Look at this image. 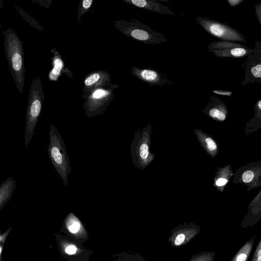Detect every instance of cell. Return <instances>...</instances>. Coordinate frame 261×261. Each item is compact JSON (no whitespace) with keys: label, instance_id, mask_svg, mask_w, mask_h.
Wrapping results in <instances>:
<instances>
[{"label":"cell","instance_id":"cell-25","mask_svg":"<svg viewBox=\"0 0 261 261\" xmlns=\"http://www.w3.org/2000/svg\"><path fill=\"white\" fill-rule=\"evenodd\" d=\"M67 225L69 230L72 233L77 232L81 227L80 221L72 214L68 216Z\"/></svg>","mask_w":261,"mask_h":261},{"label":"cell","instance_id":"cell-20","mask_svg":"<svg viewBox=\"0 0 261 261\" xmlns=\"http://www.w3.org/2000/svg\"><path fill=\"white\" fill-rule=\"evenodd\" d=\"M254 110L253 117L246 123L244 127L246 136L253 133L261 128V99L256 101Z\"/></svg>","mask_w":261,"mask_h":261},{"label":"cell","instance_id":"cell-31","mask_svg":"<svg viewBox=\"0 0 261 261\" xmlns=\"http://www.w3.org/2000/svg\"><path fill=\"white\" fill-rule=\"evenodd\" d=\"M137 257L132 256L131 255L129 256V255H127L126 261H136Z\"/></svg>","mask_w":261,"mask_h":261},{"label":"cell","instance_id":"cell-10","mask_svg":"<svg viewBox=\"0 0 261 261\" xmlns=\"http://www.w3.org/2000/svg\"><path fill=\"white\" fill-rule=\"evenodd\" d=\"M245 75L242 86L261 83V41L256 42L245 64Z\"/></svg>","mask_w":261,"mask_h":261},{"label":"cell","instance_id":"cell-28","mask_svg":"<svg viewBox=\"0 0 261 261\" xmlns=\"http://www.w3.org/2000/svg\"><path fill=\"white\" fill-rule=\"evenodd\" d=\"M255 13L261 26V3H257L255 5Z\"/></svg>","mask_w":261,"mask_h":261},{"label":"cell","instance_id":"cell-30","mask_svg":"<svg viewBox=\"0 0 261 261\" xmlns=\"http://www.w3.org/2000/svg\"><path fill=\"white\" fill-rule=\"evenodd\" d=\"M244 0H227L228 4L231 7H235L241 4Z\"/></svg>","mask_w":261,"mask_h":261},{"label":"cell","instance_id":"cell-7","mask_svg":"<svg viewBox=\"0 0 261 261\" xmlns=\"http://www.w3.org/2000/svg\"><path fill=\"white\" fill-rule=\"evenodd\" d=\"M196 21L206 32L222 41L246 43L245 36L235 29L208 18L197 16Z\"/></svg>","mask_w":261,"mask_h":261},{"label":"cell","instance_id":"cell-19","mask_svg":"<svg viewBox=\"0 0 261 261\" xmlns=\"http://www.w3.org/2000/svg\"><path fill=\"white\" fill-rule=\"evenodd\" d=\"M233 174L230 164L223 167L218 168L215 174L214 186L219 192H223L230 179L233 177Z\"/></svg>","mask_w":261,"mask_h":261},{"label":"cell","instance_id":"cell-3","mask_svg":"<svg viewBox=\"0 0 261 261\" xmlns=\"http://www.w3.org/2000/svg\"><path fill=\"white\" fill-rule=\"evenodd\" d=\"M49 142L47 154L57 173L66 186L71 172L70 162L64 141L57 127L51 124L49 130Z\"/></svg>","mask_w":261,"mask_h":261},{"label":"cell","instance_id":"cell-4","mask_svg":"<svg viewBox=\"0 0 261 261\" xmlns=\"http://www.w3.org/2000/svg\"><path fill=\"white\" fill-rule=\"evenodd\" d=\"M115 28L127 37L146 44L155 45L167 42L166 37L147 25L136 19H120Z\"/></svg>","mask_w":261,"mask_h":261},{"label":"cell","instance_id":"cell-27","mask_svg":"<svg viewBox=\"0 0 261 261\" xmlns=\"http://www.w3.org/2000/svg\"><path fill=\"white\" fill-rule=\"evenodd\" d=\"M213 92L218 95L227 96H231L232 94V92L231 91L220 89L214 90Z\"/></svg>","mask_w":261,"mask_h":261},{"label":"cell","instance_id":"cell-16","mask_svg":"<svg viewBox=\"0 0 261 261\" xmlns=\"http://www.w3.org/2000/svg\"><path fill=\"white\" fill-rule=\"evenodd\" d=\"M123 2L137 7L152 12L175 16L171 9L155 0H122Z\"/></svg>","mask_w":261,"mask_h":261},{"label":"cell","instance_id":"cell-17","mask_svg":"<svg viewBox=\"0 0 261 261\" xmlns=\"http://www.w3.org/2000/svg\"><path fill=\"white\" fill-rule=\"evenodd\" d=\"M51 51L53 54L52 58L53 68L48 74V79L51 81H56L62 72L68 77H72L71 73L64 66L60 54L57 51L56 47L52 48Z\"/></svg>","mask_w":261,"mask_h":261},{"label":"cell","instance_id":"cell-24","mask_svg":"<svg viewBox=\"0 0 261 261\" xmlns=\"http://www.w3.org/2000/svg\"><path fill=\"white\" fill-rule=\"evenodd\" d=\"M92 3V0H81L80 1L77 15V22H80L82 16L90 8Z\"/></svg>","mask_w":261,"mask_h":261},{"label":"cell","instance_id":"cell-14","mask_svg":"<svg viewBox=\"0 0 261 261\" xmlns=\"http://www.w3.org/2000/svg\"><path fill=\"white\" fill-rule=\"evenodd\" d=\"M203 111L212 119L218 122L224 121L227 117L228 113L225 102L215 96L210 97Z\"/></svg>","mask_w":261,"mask_h":261},{"label":"cell","instance_id":"cell-2","mask_svg":"<svg viewBox=\"0 0 261 261\" xmlns=\"http://www.w3.org/2000/svg\"><path fill=\"white\" fill-rule=\"evenodd\" d=\"M44 99L41 77H36L31 82L28 97L24 137L25 149L33 137Z\"/></svg>","mask_w":261,"mask_h":261},{"label":"cell","instance_id":"cell-13","mask_svg":"<svg viewBox=\"0 0 261 261\" xmlns=\"http://www.w3.org/2000/svg\"><path fill=\"white\" fill-rule=\"evenodd\" d=\"M112 77L105 70H97L88 74L83 81V94H86L98 88L110 86Z\"/></svg>","mask_w":261,"mask_h":261},{"label":"cell","instance_id":"cell-23","mask_svg":"<svg viewBox=\"0 0 261 261\" xmlns=\"http://www.w3.org/2000/svg\"><path fill=\"white\" fill-rule=\"evenodd\" d=\"M215 256L214 251H202L192 256L189 261H214Z\"/></svg>","mask_w":261,"mask_h":261},{"label":"cell","instance_id":"cell-15","mask_svg":"<svg viewBox=\"0 0 261 261\" xmlns=\"http://www.w3.org/2000/svg\"><path fill=\"white\" fill-rule=\"evenodd\" d=\"M247 214L241 226L246 228L255 225L261 219V190L247 206Z\"/></svg>","mask_w":261,"mask_h":261},{"label":"cell","instance_id":"cell-29","mask_svg":"<svg viewBox=\"0 0 261 261\" xmlns=\"http://www.w3.org/2000/svg\"><path fill=\"white\" fill-rule=\"evenodd\" d=\"M77 248L74 245H69L65 249V252L68 254H73L76 252Z\"/></svg>","mask_w":261,"mask_h":261},{"label":"cell","instance_id":"cell-8","mask_svg":"<svg viewBox=\"0 0 261 261\" xmlns=\"http://www.w3.org/2000/svg\"><path fill=\"white\" fill-rule=\"evenodd\" d=\"M232 181L243 184L250 191L261 186V161L249 163L238 168L234 173Z\"/></svg>","mask_w":261,"mask_h":261},{"label":"cell","instance_id":"cell-11","mask_svg":"<svg viewBox=\"0 0 261 261\" xmlns=\"http://www.w3.org/2000/svg\"><path fill=\"white\" fill-rule=\"evenodd\" d=\"M200 232V227L193 223L180 224L173 228L168 241L174 247L184 246Z\"/></svg>","mask_w":261,"mask_h":261},{"label":"cell","instance_id":"cell-12","mask_svg":"<svg viewBox=\"0 0 261 261\" xmlns=\"http://www.w3.org/2000/svg\"><path fill=\"white\" fill-rule=\"evenodd\" d=\"M132 74L136 77L150 86H169L172 84L168 76L158 70L151 68L131 67Z\"/></svg>","mask_w":261,"mask_h":261},{"label":"cell","instance_id":"cell-5","mask_svg":"<svg viewBox=\"0 0 261 261\" xmlns=\"http://www.w3.org/2000/svg\"><path fill=\"white\" fill-rule=\"evenodd\" d=\"M119 85L113 84L107 88H98L86 94L83 109L88 118L99 116L104 113L114 98Z\"/></svg>","mask_w":261,"mask_h":261},{"label":"cell","instance_id":"cell-9","mask_svg":"<svg viewBox=\"0 0 261 261\" xmlns=\"http://www.w3.org/2000/svg\"><path fill=\"white\" fill-rule=\"evenodd\" d=\"M210 52L218 58H242L249 56L252 49L236 42L215 41L207 46Z\"/></svg>","mask_w":261,"mask_h":261},{"label":"cell","instance_id":"cell-22","mask_svg":"<svg viewBox=\"0 0 261 261\" xmlns=\"http://www.w3.org/2000/svg\"><path fill=\"white\" fill-rule=\"evenodd\" d=\"M255 238L256 234H255L243 245L230 261H248Z\"/></svg>","mask_w":261,"mask_h":261},{"label":"cell","instance_id":"cell-18","mask_svg":"<svg viewBox=\"0 0 261 261\" xmlns=\"http://www.w3.org/2000/svg\"><path fill=\"white\" fill-rule=\"evenodd\" d=\"M195 132L199 142L206 152L211 157H215L219 152L217 142L212 136L201 130L196 129Z\"/></svg>","mask_w":261,"mask_h":261},{"label":"cell","instance_id":"cell-1","mask_svg":"<svg viewBox=\"0 0 261 261\" xmlns=\"http://www.w3.org/2000/svg\"><path fill=\"white\" fill-rule=\"evenodd\" d=\"M5 56L12 79L20 94L23 92L25 79L22 42L11 29L3 32Z\"/></svg>","mask_w":261,"mask_h":261},{"label":"cell","instance_id":"cell-21","mask_svg":"<svg viewBox=\"0 0 261 261\" xmlns=\"http://www.w3.org/2000/svg\"><path fill=\"white\" fill-rule=\"evenodd\" d=\"M14 178L9 177L3 181L0 186V209H2L11 198L16 188Z\"/></svg>","mask_w":261,"mask_h":261},{"label":"cell","instance_id":"cell-6","mask_svg":"<svg viewBox=\"0 0 261 261\" xmlns=\"http://www.w3.org/2000/svg\"><path fill=\"white\" fill-rule=\"evenodd\" d=\"M151 126L148 124L140 132H136L132 143L133 163L140 169H144L153 161L154 155L149 151Z\"/></svg>","mask_w":261,"mask_h":261},{"label":"cell","instance_id":"cell-26","mask_svg":"<svg viewBox=\"0 0 261 261\" xmlns=\"http://www.w3.org/2000/svg\"><path fill=\"white\" fill-rule=\"evenodd\" d=\"M252 261H261V238L254 252Z\"/></svg>","mask_w":261,"mask_h":261}]
</instances>
